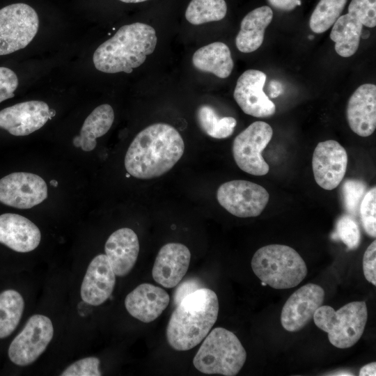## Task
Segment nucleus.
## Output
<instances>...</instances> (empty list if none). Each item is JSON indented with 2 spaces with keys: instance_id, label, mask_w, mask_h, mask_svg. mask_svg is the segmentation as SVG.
<instances>
[{
  "instance_id": "58836bf2",
  "label": "nucleus",
  "mask_w": 376,
  "mask_h": 376,
  "mask_svg": "<svg viewBox=\"0 0 376 376\" xmlns=\"http://www.w3.org/2000/svg\"><path fill=\"white\" fill-rule=\"evenodd\" d=\"M268 91L269 97L276 98L283 93V85L280 81L272 80L269 84Z\"/></svg>"
},
{
  "instance_id": "bb28decb",
  "label": "nucleus",
  "mask_w": 376,
  "mask_h": 376,
  "mask_svg": "<svg viewBox=\"0 0 376 376\" xmlns=\"http://www.w3.org/2000/svg\"><path fill=\"white\" fill-rule=\"evenodd\" d=\"M199 127L207 135L214 139H226L234 132L237 121L230 116L220 117L210 105L202 104L196 111Z\"/></svg>"
},
{
  "instance_id": "6ab92c4d",
  "label": "nucleus",
  "mask_w": 376,
  "mask_h": 376,
  "mask_svg": "<svg viewBox=\"0 0 376 376\" xmlns=\"http://www.w3.org/2000/svg\"><path fill=\"white\" fill-rule=\"evenodd\" d=\"M169 301L166 290L150 283H142L126 296L125 306L132 317L149 323L162 313Z\"/></svg>"
},
{
  "instance_id": "f03ea898",
  "label": "nucleus",
  "mask_w": 376,
  "mask_h": 376,
  "mask_svg": "<svg viewBox=\"0 0 376 376\" xmlns=\"http://www.w3.org/2000/svg\"><path fill=\"white\" fill-rule=\"evenodd\" d=\"M219 301L212 290L200 288L176 306L166 328V338L175 350L187 351L198 345L217 321Z\"/></svg>"
},
{
  "instance_id": "c9c22d12",
  "label": "nucleus",
  "mask_w": 376,
  "mask_h": 376,
  "mask_svg": "<svg viewBox=\"0 0 376 376\" xmlns=\"http://www.w3.org/2000/svg\"><path fill=\"white\" fill-rule=\"evenodd\" d=\"M363 271L366 279L376 285V241L374 240L366 250L363 257Z\"/></svg>"
},
{
  "instance_id": "0eeeda50",
  "label": "nucleus",
  "mask_w": 376,
  "mask_h": 376,
  "mask_svg": "<svg viewBox=\"0 0 376 376\" xmlns=\"http://www.w3.org/2000/svg\"><path fill=\"white\" fill-rule=\"evenodd\" d=\"M39 19L36 10L24 3L0 9V55L26 47L36 36Z\"/></svg>"
},
{
  "instance_id": "ea45409f",
  "label": "nucleus",
  "mask_w": 376,
  "mask_h": 376,
  "mask_svg": "<svg viewBox=\"0 0 376 376\" xmlns=\"http://www.w3.org/2000/svg\"><path fill=\"white\" fill-rule=\"evenodd\" d=\"M376 363L371 362L363 366L359 371L360 376H375L376 375Z\"/></svg>"
},
{
  "instance_id": "cd10ccee",
  "label": "nucleus",
  "mask_w": 376,
  "mask_h": 376,
  "mask_svg": "<svg viewBox=\"0 0 376 376\" xmlns=\"http://www.w3.org/2000/svg\"><path fill=\"white\" fill-rule=\"evenodd\" d=\"M227 5L224 0H191L188 5L185 17L194 24L219 21L226 15Z\"/></svg>"
},
{
  "instance_id": "5701e85b",
  "label": "nucleus",
  "mask_w": 376,
  "mask_h": 376,
  "mask_svg": "<svg viewBox=\"0 0 376 376\" xmlns=\"http://www.w3.org/2000/svg\"><path fill=\"white\" fill-rule=\"evenodd\" d=\"M192 63L197 70L223 79L229 77L234 66L228 47L221 42L199 48L194 53Z\"/></svg>"
},
{
  "instance_id": "7c9ffc66",
  "label": "nucleus",
  "mask_w": 376,
  "mask_h": 376,
  "mask_svg": "<svg viewBox=\"0 0 376 376\" xmlns=\"http://www.w3.org/2000/svg\"><path fill=\"white\" fill-rule=\"evenodd\" d=\"M360 217L366 234L376 236V188H371L363 196L359 205Z\"/></svg>"
},
{
  "instance_id": "20e7f679",
  "label": "nucleus",
  "mask_w": 376,
  "mask_h": 376,
  "mask_svg": "<svg viewBox=\"0 0 376 376\" xmlns=\"http://www.w3.org/2000/svg\"><path fill=\"white\" fill-rule=\"evenodd\" d=\"M254 274L263 283L278 289L298 285L307 274L306 265L292 247L269 244L258 249L251 260Z\"/></svg>"
},
{
  "instance_id": "f8f14e48",
  "label": "nucleus",
  "mask_w": 376,
  "mask_h": 376,
  "mask_svg": "<svg viewBox=\"0 0 376 376\" xmlns=\"http://www.w3.org/2000/svg\"><path fill=\"white\" fill-rule=\"evenodd\" d=\"M55 114L42 101L18 103L0 111V128L14 136H27L40 129Z\"/></svg>"
},
{
  "instance_id": "e433bc0d",
  "label": "nucleus",
  "mask_w": 376,
  "mask_h": 376,
  "mask_svg": "<svg viewBox=\"0 0 376 376\" xmlns=\"http://www.w3.org/2000/svg\"><path fill=\"white\" fill-rule=\"evenodd\" d=\"M201 283L195 279L185 281L176 288L174 293V303L177 306L187 295L201 288Z\"/></svg>"
},
{
  "instance_id": "7ed1b4c3",
  "label": "nucleus",
  "mask_w": 376,
  "mask_h": 376,
  "mask_svg": "<svg viewBox=\"0 0 376 376\" xmlns=\"http://www.w3.org/2000/svg\"><path fill=\"white\" fill-rule=\"evenodd\" d=\"M157 41L155 30L148 24L124 25L96 49L93 56L94 65L105 73H131L154 52Z\"/></svg>"
},
{
  "instance_id": "c756f323",
  "label": "nucleus",
  "mask_w": 376,
  "mask_h": 376,
  "mask_svg": "<svg viewBox=\"0 0 376 376\" xmlns=\"http://www.w3.org/2000/svg\"><path fill=\"white\" fill-rule=\"evenodd\" d=\"M334 240H341L350 250L356 249L361 243V232L355 220L349 215H343L336 224Z\"/></svg>"
},
{
  "instance_id": "6e6552de",
  "label": "nucleus",
  "mask_w": 376,
  "mask_h": 376,
  "mask_svg": "<svg viewBox=\"0 0 376 376\" xmlns=\"http://www.w3.org/2000/svg\"><path fill=\"white\" fill-rule=\"evenodd\" d=\"M272 127L264 121H256L241 132L233 140L234 160L243 171L253 175H266L269 165L262 152L272 139Z\"/></svg>"
},
{
  "instance_id": "9b49d317",
  "label": "nucleus",
  "mask_w": 376,
  "mask_h": 376,
  "mask_svg": "<svg viewBox=\"0 0 376 376\" xmlns=\"http://www.w3.org/2000/svg\"><path fill=\"white\" fill-rule=\"evenodd\" d=\"M47 197L45 181L39 175L15 172L0 179V202L18 209H29Z\"/></svg>"
},
{
  "instance_id": "a878e982",
  "label": "nucleus",
  "mask_w": 376,
  "mask_h": 376,
  "mask_svg": "<svg viewBox=\"0 0 376 376\" xmlns=\"http://www.w3.org/2000/svg\"><path fill=\"white\" fill-rule=\"evenodd\" d=\"M24 308L22 295L15 290L0 293V339L10 336L17 327Z\"/></svg>"
},
{
  "instance_id": "2eb2a0df",
  "label": "nucleus",
  "mask_w": 376,
  "mask_h": 376,
  "mask_svg": "<svg viewBox=\"0 0 376 376\" xmlns=\"http://www.w3.org/2000/svg\"><path fill=\"white\" fill-rule=\"evenodd\" d=\"M324 299L323 288L308 283L294 292L282 308L281 323L287 331L295 332L304 328L313 318Z\"/></svg>"
},
{
  "instance_id": "c03bdc74",
  "label": "nucleus",
  "mask_w": 376,
  "mask_h": 376,
  "mask_svg": "<svg viewBox=\"0 0 376 376\" xmlns=\"http://www.w3.org/2000/svg\"><path fill=\"white\" fill-rule=\"evenodd\" d=\"M308 38H310V39H313V36H309Z\"/></svg>"
},
{
  "instance_id": "a19ab883",
  "label": "nucleus",
  "mask_w": 376,
  "mask_h": 376,
  "mask_svg": "<svg viewBox=\"0 0 376 376\" xmlns=\"http://www.w3.org/2000/svg\"><path fill=\"white\" fill-rule=\"evenodd\" d=\"M120 1L125 3H140V2L146 1L147 0H120Z\"/></svg>"
},
{
  "instance_id": "473e14b6",
  "label": "nucleus",
  "mask_w": 376,
  "mask_h": 376,
  "mask_svg": "<svg viewBox=\"0 0 376 376\" xmlns=\"http://www.w3.org/2000/svg\"><path fill=\"white\" fill-rule=\"evenodd\" d=\"M348 13L358 19L363 26H376V0H352Z\"/></svg>"
},
{
  "instance_id": "2f4dec72",
  "label": "nucleus",
  "mask_w": 376,
  "mask_h": 376,
  "mask_svg": "<svg viewBox=\"0 0 376 376\" xmlns=\"http://www.w3.org/2000/svg\"><path fill=\"white\" fill-rule=\"evenodd\" d=\"M343 195L347 211L353 215L357 214L360 203L366 192V185L358 180L350 179L343 185Z\"/></svg>"
},
{
  "instance_id": "79ce46f5",
  "label": "nucleus",
  "mask_w": 376,
  "mask_h": 376,
  "mask_svg": "<svg viewBox=\"0 0 376 376\" xmlns=\"http://www.w3.org/2000/svg\"><path fill=\"white\" fill-rule=\"evenodd\" d=\"M369 36H370L369 31H366V32L362 31L361 38H362L363 39H366L369 37Z\"/></svg>"
},
{
  "instance_id": "dca6fc26",
  "label": "nucleus",
  "mask_w": 376,
  "mask_h": 376,
  "mask_svg": "<svg viewBox=\"0 0 376 376\" xmlns=\"http://www.w3.org/2000/svg\"><path fill=\"white\" fill-rule=\"evenodd\" d=\"M190 260L191 253L185 245L175 242L164 244L153 265V279L167 288L176 286L187 273Z\"/></svg>"
},
{
  "instance_id": "4c0bfd02",
  "label": "nucleus",
  "mask_w": 376,
  "mask_h": 376,
  "mask_svg": "<svg viewBox=\"0 0 376 376\" xmlns=\"http://www.w3.org/2000/svg\"><path fill=\"white\" fill-rule=\"evenodd\" d=\"M276 9L282 11H290L301 4V0H268Z\"/></svg>"
},
{
  "instance_id": "aec40b11",
  "label": "nucleus",
  "mask_w": 376,
  "mask_h": 376,
  "mask_svg": "<svg viewBox=\"0 0 376 376\" xmlns=\"http://www.w3.org/2000/svg\"><path fill=\"white\" fill-rule=\"evenodd\" d=\"M40 240L39 228L27 218L13 213L0 215V243L15 251L26 253L36 249Z\"/></svg>"
},
{
  "instance_id": "393cba45",
  "label": "nucleus",
  "mask_w": 376,
  "mask_h": 376,
  "mask_svg": "<svg viewBox=\"0 0 376 376\" xmlns=\"http://www.w3.org/2000/svg\"><path fill=\"white\" fill-rule=\"evenodd\" d=\"M362 31L363 24L354 16L350 13L340 16L330 33L336 53L345 58L354 55L358 49Z\"/></svg>"
},
{
  "instance_id": "4468645a",
  "label": "nucleus",
  "mask_w": 376,
  "mask_h": 376,
  "mask_svg": "<svg viewBox=\"0 0 376 376\" xmlns=\"http://www.w3.org/2000/svg\"><path fill=\"white\" fill-rule=\"evenodd\" d=\"M266 75L258 70H247L238 78L233 97L247 115L267 118L274 114L275 104L263 91Z\"/></svg>"
},
{
  "instance_id": "72a5a7b5",
  "label": "nucleus",
  "mask_w": 376,
  "mask_h": 376,
  "mask_svg": "<svg viewBox=\"0 0 376 376\" xmlns=\"http://www.w3.org/2000/svg\"><path fill=\"white\" fill-rule=\"evenodd\" d=\"M100 360L97 357H89L79 359L70 365L61 376H100Z\"/></svg>"
},
{
  "instance_id": "f3484780",
  "label": "nucleus",
  "mask_w": 376,
  "mask_h": 376,
  "mask_svg": "<svg viewBox=\"0 0 376 376\" xmlns=\"http://www.w3.org/2000/svg\"><path fill=\"white\" fill-rule=\"evenodd\" d=\"M115 284L116 274L107 256L99 254L87 268L81 285V297L90 305L99 306L111 295Z\"/></svg>"
},
{
  "instance_id": "ddd939ff",
  "label": "nucleus",
  "mask_w": 376,
  "mask_h": 376,
  "mask_svg": "<svg viewBox=\"0 0 376 376\" xmlns=\"http://www.w3.org/2000/svg\"><path fill=\"white\" fill-rule=\"evenodd\" d=\"M347 165V152L338 141L327 140L318 143L313 155L312 169L320 187L326 190L336 188L345 175Z\"/></svg>"
},
{
  "instance_id": "412c9836",
  "label": "nucleus",
  "mask_w": 376,
  "mask_h": 376,
  "mask_svg": "<svg viewBox=\"0 0 376 376\" xmlns=\"http://www.w3.org/2000/svg\"><path fill=\"white\" fill-rule=\"evenodd\" d=\"M104 251L115 274L125 276L136 262L139 252L138 237L131 228H120L109 237Z\"/></svg>"
},
{
  "instance_id": "423d86ee",
  "label": "nucleus",
  "mask_w": 376,
  "mask_h": 376,
  "mask_svg": "<svg viewBox=\"0 0 376 376\" xmlns=\"http://www.w3.org/2000/svg\"><path fill=\"white\" fill-rule=\"evenodd\" d=\"M315 325L327 333L334 347H350L361 338L368 320L366 304L363 301L350 302L337 311L321 306L313 318Z\"/></svg>"
},
{
  "instance_id": "c85d7f7f",
  "label": "nucleus",
  "mask_w": 376,
  "mask_h": 376,
  "mask_svg": "<svg viewBox=\"0 0 376 376\" xmlns=\"http://www.w3.org/2000/svg\"><path fill=\"white\" fill-rule=\"evenodd\" d=\"M347 0H320L310 18L311 29L316 33L327 31L343 10Z\"/></svg>"
},
{
  "instance_id": "f257e3e1",
  "label": "nucleus",
  "mask_w": 376,
  "mask_h": 376,
  "mask_svg": "<svg viewBox=\"0 0 376 376\" xmlns=\"http://www.w3.org/2000/svg\"><path fill=\"white\" fill-rule=\"evenodd\" d=\"M185 143L172 125L157 123L139 132L125 157L128 174L142 180L159 177L170 171L182 157Z\"/></svg>"
},
{
  "instance_id": "a211bd4d",
  "label": "nucleus",
  "mask_w": 376,
  "mask_h": 376,
  "mask_svg": "<svg viewBox=\"0 0 376 376\" xmlns=\"http://www.w3.org/2000/svg\"><path fill=\"white\" fill-rule=\"evenodd\" d=\"M347 119L350 129L366 137L376 128V86L365 84L359 86L349 99Z\"/></svg>"
},
{
  "instance_id": "f704fd0d",
  "label": "nucleus",
  "mask_w": 376,
  "mask_h": 376,
  "mask_svg": "<svg viewBox=\"0 0 376 376\" xmlns=\"http://www.w3.org/2000/svg\"><path fill=\"white\" fill-rule=\"evenodd\" d=\"M18 86V78L10 69L0 67V102L13 97Z\"/></svg>"
},
{
  "instance_id": "1a4fd4ad",
  "label": "nucleus",
  "mask_w": 376,
  "mask_h": 376,
  "mask_svg": "<svg viewBox=\"0 0 376 376\" xmlns=\"http://www.w3.org/2000/svg\"><path fill=\"white\" fill-rule=\"evenodd\" d=\"M262 186L250 181L235 180L221 185L217 191L219 203L231 214L242 218L260 215L269 201Z\"/></svg>"
},
{
  "instance_id": "9d476101",
  "label": "nucleus",
  "mask_w": 376,
  "mask_h": 376,
  "mask_svg": "<svg viewBox=\"0 0 376 376\" xmlns=\"http://www.w3.org/2000/svg\"><path fill=\"white\" fill-rule=\"evenodd\" d=\"M53 335V324L48 317L32 315L11 342L8 352L10 360L19 366L33 363L45 352Z\"/></svg>"
},
{
  "instance_id": "37998d69",
  "label": "nucleus",
  "mask_w": 376,
  "mask_h": 376,
  "mask_svg": "<svg viewBox=\"0 0 376 376\" xmlns=\"http://www.w3.org/2000/svg\"><path fill=\"white\" fill-rule=\"evenodd\" d=\"M50 185L52 186L56 187L58 185V182L56 180H53L50 181Z\"/></svg>"
},
{
  "instance_id": "39448f33",
  "label": "nucleus",
  "mask_w": 376,
  "mask_h": 376,
  "mask_svg": "<svg viewBox=\"0 0 376 376\" xmlns=\"http://www.w3.org/2000/svg\"><path fill=\"white\" fill-rule=\"evenodd\" d=\"M246 359V350L236 335L225 328L217 327L203 339L193 364L205 374L234 376Z\"/></svg>"
},
{
  "instance_id": "4be33fe9",
  "label": "nucleus",
  "mask_w": 376,
  "mask_h": 376,
  "mask_svg": "<svg viewBox=\"0 0 376 376\" xmlns=\"http://www.w3.org/2000/svg\"><path fill=\"white\" fill-rule=\"evenodd\" d=\"M273 18V11L264 6L249 12L242 20L240 31L235 38L239 51L251 53L263 44L265 29Z\"/></svg>"
},
{
  "instance_id": "b1692460",
  "label": "nucleus",
  "mask_w": 376,
  "mask_h": 376,
  "mask_svg": "<svg viewBox=\"0 0 376 376\" xmlns=\"http://www.w3.org/2000/svg\"><path fill=\"white\" fill-rule=\"evenodd\" d=\"M114 120L113 108L108 104L96 107L86 118L79 136L73 139V144L84 151L93 150L97 144L96 139L104 135Z\"/></svg>"
}]
</instances>
